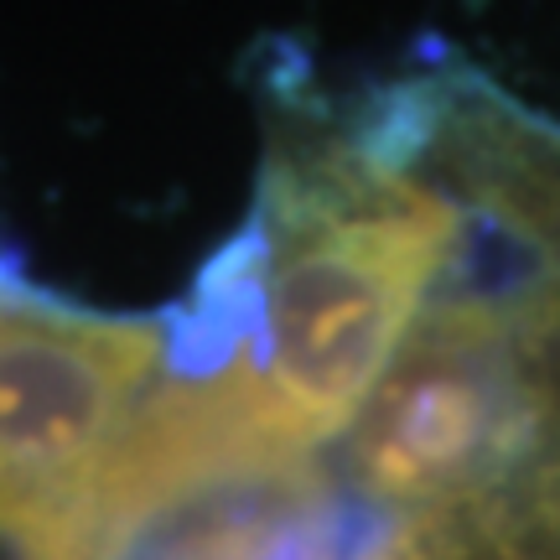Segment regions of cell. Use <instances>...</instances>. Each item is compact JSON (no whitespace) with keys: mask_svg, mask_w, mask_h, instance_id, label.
Here are the masks:
<instances>
[{"mask_svg":"<svg viewBox=\"0 0 560 560\" xmlns=\"http://www.w3.org/2000/svg\"><path fill=\"white\" fill-rule=\"evenodd\" d=\"M260 416L291 457L353 431L462 240V202L384 130L276 140L255 213Z\"/></svg>","mask_w":560,"mask_h":560,"instance_id":"6da1fadb","label":"cell"},{"mask_svg":"<svg viewBox=\"0 0 560 560\" xmlns=\"http://www.w3.org/2000/svg\"><path fill=\"white\" fill-rule=\"evenodd\" d=\"M166 327L0 301V545L11 560H104V509Z\"/></svg>","mask_w":560,"mask_h":560,"instance_id":"7a4b0ae2","label":"cell"},{"mask_svg":"<svg viewBox=\"0 0 560 560\" xmlns=\"http://www.w3.org/2000/svg\"><path fill=\"white\" fill-rule=\"evenodd\" d=\"M535 431L514 296H441L348 431V478L389 520L478 499Z\"/></svg>","mask_w":560,"mask_h":560,"instance_id":"3957f363","label":"cell"},{"mask_svg":"<svg viewBox=\"0 0 560 560\" xmlns=\"http://www.w3.org/2000/svg\"><path fill=\"white\" fill-rule=\"evenodd\" d=\"M151 560H363L312 467L219 488L145 535Z\"/></svg>","mask_w":560,"mask_h":560,"instance_id":"277c9868","label":"cell"},{"mask_svg":"<svg viewBox=\"0 0 560 560\" xmlns=\"http://www.w3.org/2000/svg\"><path fill=\"white\" fill-rule=\"evenodd\" d=\"M11 296H16V280L5 276V265H0V301H11Z\"/></svg>","mask_w":560,"mask_h":560,"instance_id":"5b68a950","label":"cell"}]
</instances>
